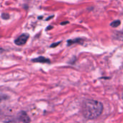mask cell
Segmentation results:
<instances>
[{"mask_svg": "<svg viewBox=\"0 0 123 123\" xmlns=\"http://www.w3.org/2000/svg\"></svg>", "mask_w": 123, "mask_h": 123, "instance_id": "obj_11", "label": "cell"}, {"mask_svg": "<svg viewBox=\"0 0 123 123\" xmlns=\"http://www.w3.org/2000/svg\"><path fill=\"white\" fill-rule=\"evenodd\" d=\"M32 61L35 62V63H50V59H48L45 57H43V56H40L36 58L32 59Z\"/></svg>", "mask_w": 123, "mask_h": 123, "instance_id": "obj_4", "label": "cell"}, {"mask_svg": "<svg viewBox=\"0 0 123 123\" xmlns=\"http://www.w3.org/2000/svg\"><path fill=\"white\" fill-rule=\"evenodd\" d=\"M81 41H82V40L81 38H76V39H74V40H68L67 41V45H71L74 44V43H81Z\"/></svg>", "mask_w": 123, "mask_h": 123, "instance_id": "obj_5", "label": "cell"}, {"mask_svg": "<svg viewBox=\"0 0 123 123\" xmlns=\"http://www.w3.org/2000/svg\"><path fill=\"white\" fill-rule=\"evenodd\" d=\"M120 24H121V21L119 20V19H117V20H115V21L112 22L110 23V26L112 27H117L119 25H120Z\"/></svg>", "mask_w": 123, "mask_h": 123, "instance_id": "obj_6", "label": "cell"}, {"mask_svg": "<svg viewBox=\"0 0 123 123\" xmlns=\"http://www.w3.org/2000/svg\"><path fill=\"white\" fill-rule=\"evenodd\" d=\"M30 118L29 117V116L27 115V113L24 111H21L17 115V118L14 122H21V123H30Z\"/></svg>", "mask_w": 123, "mask_h": 123, "instance_id": "obj_3", "label": "cell"}, {"mask_svg": "<svg viewBox=\"0 0 123 123\" xmlns=\"http://www.w3.org/2000/svg\"><path fill=\"white\" fill-rule=\"evenodd\" d=\"M30 37V35L27 34V33H23L22 35H20L17 38H16L14 40V44L17 45H19V46H21V45H25L27 40L29 39Z\"/></svg>", "mask_w": 123, "mask_h": 123, "instance_id": "obj_2", "label": "cell"}, {"mask_svg": "<svg viewBox=\"0 0 123 123\" xmlns=\"http://www.w3.org/2000/svg\"><path fill=\"white\" fill-rule=\"evenodd\" d=\"M51 28H53V27H51V26H50V27H48V28H47L46 30H49V29H51Z\"/></svg>", "mask_w": 123, "mask_h": 123, "instance_id": "obj_10", "label": "cell"}, {"mask_svg": "<svg viewBox=\"0 0 123 123\" xmlns=\"http://www.w3.org/2000/svg\"><path fill=\"white\" fill-rule=\"evenodd\" d=\"M1 17L4 19H7L9 18V15L7 14V13H2L1 14Z\"/></svg>", "mask_w": 123, "mask_h": 123, "instance_id": "obj_7", "label": "cell"}, {"mask_svg": "<svg viewBox=\"0 0 123 123\" xmlns=\"http://www.w3.org/2000/svg\"><path fill=\"white\" fill-rule=\"evenodd\" d=\"M104 105L101 102L87 99L83 102L81 112L84 117L87 120H95L103 112Z\"/></svg>", "mask_w": 123, "mask_h": 123, "instance_id": "obj_1", "label": "cell"}, {"mask_svg": "<svg viewBox=\"0 0 123 123\" xmlns=\"http://www.w3.org/2000/svg\"><path fill=\"white\" fill-rule=\"evenodd\" d=\"M67 23H68V22H63L61 23V25H65V24H67Z\"/></svg>", "mask_w": 123, "mask_h": 123, "instance_id": "obj_9", "label": "cell"}, {"mask_svg": "<svg viewBox=\"0 0 123 123\" xmlns=\"http://www.w3.org/2000/svg\"><path fill=\"white\" fill-rule=\"evenodd\" d=\"M61 41H60V42H58V43H53V44H52V45H50V48H55V47H56V46H58V45H60L61 44Z\"/></svg>", "mask_w": 123, "mask_h": 123, "instance_id": "obj_8", "label": "cell"}]
</instances>
